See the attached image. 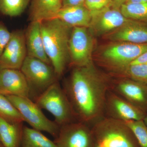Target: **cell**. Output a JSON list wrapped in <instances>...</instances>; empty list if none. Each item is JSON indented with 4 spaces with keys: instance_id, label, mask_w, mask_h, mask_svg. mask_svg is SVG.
Masks as SVG:
<instances>
[{
    "instance_id": "obj_24",
    "label": "cell",
    "mask_w": 147,
    "mask_h": 147,
    "mask_svg": "<svg viewBox=\"0 0 147 147\" xmlns=\"http://www.w3.org/2000/svg\"><path fill=\"white\" fill-rule=\"evenodd\" d=\"M30 0H0V12L14 17L21 15L28 5Z\"/></svg>"
},
{
    "instance_id": "obj_34",
    "label": "cell",
    "mask_w": 147,
    "mask_h": 147,
    "mask_svg": "<svg viewBox=\"0 0 147 147\" xmlns=\"http://www.w3.org/2000/svg\"><path fill=\"white\" fill-rule=\"evenodd\" d=\"M0 147H5L1 142H0Z\"/></svg>"
},
{
    "instance_id": "obj_22",
    "label": "cell",
    "mask_w": 147,
    "mask_h": 147,
    "mask_svg": "<svg viewBox=\"0 0 147 147\" xmlns=\"http://www.w3.org/2000/svg\"><path fill=\"white\" fill-rule=\"evenodd\" d=\"M120 10L127 19L147 22V3H125L121 6Z\"/></svg>"
},
{
    "instance_id": "obj_30",
    "label": "cell",
    "mask_w": 147,
    "mask_h": 147,
    "mask_svg": "<svg viewBox=\"0 0 147 147\" xmlns=\"http://www.w3.org/2000/svg\"><path fill=\"white\" fill-rule=\"evenodd\" d=\"M127 0H110V6L120 9L121 6L126 3Z\"/></svg>"
},
{
    "instance_id": "obj_11",
    "label": "cell",
    "mask_w": 147,
    "mask_h": 147,
    "mask_svg": "<svg viewBox=\"0 0 147 147\" xmlns=\"http://www.w3.org/2000/svg\"><path fill=\"white\" fill-rule=\"evenodd\" d=\"M90 11L91 18L88 28L91 34L98 36L110 33L129 20L123 15L120 9L110 6Z\"/></svg>"
},
{
    "instance_id": "obj_5",
    "label": "cell",
    "mask_w": 147,
    "mask_h": 147,
    "mask_svg": "<svg viewBox=\"0 0 147 147\" xmlns=\"http://www.w3.org/2000/svg\"><path fill=\"white\" fill-rule=\"evenodd\" d=\"M20 70L26 79L30 98L33 101L59 79L53 66L30 56H27Z\"/></svg>"
},
{
    "instance_id": "obj_23",
    "label": "cell",
    "mask_w": 147,
    "mask_h": 147,
    "mask_svg": "<svg viewBox=\"0 0 147 147\" xmlns=\"http://www.w3.org/2000/svg\"><path fill=\"white\" fill-rule=\"evenodd\" d=\"M0 117L11 123L24 122L19 111L4 95L0 93Z\"/></svg>"
},
{
    "instance_id": "obj_27",
    "label": "cell",
    "mask_w": 147,
    "mask_h": 147,
    "mask_svg": "<svg viewBox=\"0 0 147 147\" xmlns=\"http://www.w3.org/2000/svg\"><path fill=\"white\" fill-rule=\"evenodd\" d=\"M110 5V0H86L85 6L90 11L100 10Z\"/></svg>"
},
{
    "instance_id": "obj_3",
    "label": "cell",
    "mask_w": 147,
    "mask_h": 147,
    "mask_svg": "<svg viewBox=\"0 0 147 147\" xmlns=\"http://www.w3.org/2000/svg\"><path fill=\"white\" fill-rule=\"evenodd\" d=\"M91 127L96 143L101 147H140L124 121L104 117Z\"/></svg>"
},
{
    "instance_id": "obj_25",
    "label": "cell",
    "mask_w": 147,
    "mask_h": 147,
    "mask_svg": "<svg viewBox=\"0 0 147 147\" xmlns=\"http://www.w3.org/2000/svg\"><path fill=\"white\" fill-rule=\"evenodd\" d=\"M125 122L133 132L140 147H147V125L144 120Z\"/></svg>"
},
{
    "instance_id": "obj_33",
    "label": "cell",
    "mask_w": 147,
    "mask_h": 147,
    "mask_svg": "<svg viewBox=\"0 0 147 147\" xmlns=\"http://www.w3.org/2000/svg\"><path fill=\"white\" fill-rule=\"evenodd\" d=\"M94 147H101L100 146H99V145L97 143H96Z\"/></svg>"
},
{
    "instance_id": "obj_10",
    "label": "cell",
    "mask_w": 147,
    "mask_h": 147,
    "mask_svg": "<svg viewBox=\"0 0 147 147\" xmlns=\"http://www.w3.org/2000/svg\"><path fill=\"white\" fill-rule=\"evenodd\" d=\"M146 114L109 89L105 100L104 117L123 121L144 120Z\"/></svg>"
},
{
    "instance_id": "obj_6",
    "label": "cell",
    "mask_w": 147,
    "mask_h": 147,
    "mask_svg": "<svg viewBox=\"0 0 147 147\" xmlns=\"http://www.w3.org/2000/svg\"><path fill=\"white\" fill-rule=\"evenodd\" d=\"M6 96L19 111L24 121L32 128L47 132L55 138L57 136L60 127L55 121L47 118L34 101L28 97Z\"/></svg>"
},
{
    "instance_id": "obj_7",
    "label": "cell",
    "mask_w": 147,
    "mask_h": 147,
    "mask_svg": "<svg viewBox=\"0 0 147 147\" xmlns=\"http://www.w3.org/2000/svg\"><path fill=\"white\" fill-rule=\"evenodd\" d=\"M116 42L105 47L102 53L103 60L114 70L129 65L147 51V43Z\"/></svg>"
},
{
    "instance_id": "obj_12",
    "label": "cell",
    "mask_w": 147,
    "mask_h": 147,
    "mask_svg": "<svg viewBox=\"0 0 147 147\" xmlns=\"http://www.w3.org/2000/svg\"><path fill=\"white\" fill-rule=\"evenodd\" d=\"M27 56L25 32H11L9 41L0 56V69H20Z\"/></svg>"
},
{
    "instance_id": "obj_35",
    "label": "cell",
    "mask_w": 147,
    "mask_h": 147,
    "mask_svg": "<svg viewBox=\"0 0 147 147\" xmlns=\"http://www.w3.org/2000/svg\"></svg>"
},
{
    "instance_id": "obj_9",
    "label": "cell",
    "mask_w": 147,
    "mask_h": 147,
    "mask_svg": "<svg viewBox=\"0 0 147 147\" xmlns=\"http://www.w3.org/2000/svg\"><path fill=\"white\" fill-rule=\"evenodd\" d=\"M54 142L57 147H94L91 127L77 121L60 126Z\"/></svg>"
},
{
    "instance_id": "obj_31",
    "label": "cell",
    "mask_w": 147,
    "mask_h": 147,
    "mask_svg": "<svg viewBox=\"0 0 147 147\" xmlns=\"http://www.w3.org/2000/svg\"><path fill=\"white\" fill-rule=\"evenodd\" d=\"M147 3V0H127V3Z\"/></svg>"
},
{
    "instance_id": "obj_1",
    "label": "cell",
    "mask_w": 147,
    "mask_h": 147,
    "mask_svg": "<svg viewBox=\"0 0 147 147\" xmlns=\"http://www.w3.org/2000/svg\"><path fill=\"white\" fill-rule=\"evenodd\" d=\"M110 82L93 63L74 67L63 90L79 121L91 127L104 117Z\"/></svg>"
},
{
    "instance_id": "obj_19",
    "label": "cell",
    "mask_w": 147,
    "mask_h": 147,
    "mask_svg": "<svg viewBox=\"0 0 147 147\" xmlns=\"http://www.w3.org/2000/svg\"><path fill=\"white\" fill-rule=\"evenodd\" d=\"M23 123H11L0 117V142L5 147H21Z\"/></svg>"
},
{
    "instance_id": "obj_14",
    "label": "cell",
    "mask_w": 147,
    "mask_h": 147,
    "mask_svg": "<svg viewBox=\"0 0 147 147\" xmlns=\"http://www.w3.org/2000/svg\"><path fill=\"white\" fill-rule=\"evenodd\" d=\"M0 93L30 98L28 84L20 69H0Z\"/></svg>"
},
{
    "instance_id": "obj_2",
    "label": "cell",
    "mask_w": 147,
    "mask_h": 147,
    "mask_svg": "<svg viewBox=\"0 0 147 147\" xmlns=\"http://www.w3.org/2000/svg\"><path fill=\"white\" fill-rule=\"evenodd\" d=\"M40 22L45 52L59 79L69 63V43L72 28L57 18Z\"/></svg>"
},
{
    "instance_id": "obj_20",
    "label": "cell",
    "mask_w": 147,
    "mask_h": 147,
    "mask_svg": "<svg viewBox=\"0 0 147 147\" xmlns=\"http://www.w3.org/2000/svg\"><path fill=\"white\" fill-rule=\"evenodd\" d=\"M21 147H57L51 141L42 134L41 131L24 126Z\"/></svg>"
},
{
    "instance_id": "obj_29",
    "label": "cell",
    "mask_w": 147,
    "mask_h": 147,
    "mask_svg": "<svg viewBox=\"0 0 147 147\" xmlns=\"http://www.w3.org/2000/svg\"><path fill=\"white\" fill-rule=\"evenodd\" d=\"M147 63V51L133 61L129 65Z\"/></svg>"
},
{
    "instance_id": "obj_28",
    "label": "cell",
    "mask_w": 147,
    "mask_h": 147,
    "mask_svg": "<svg viewBox=\"0 0 147 147\" xmlns=\"http://www.w3.org/2000/svg\"><path fill=\"white\" fill-rule=\"evenodd\" d=\"M86 0H62V7L85 5Z\"/></svg>"
},
{
    "instance_id": "obj_18",
    "label": "cell",
    "mask_w": 147,
    "mask_h": 147,
    "mask_svg": "<svg viewBox=\"0 0 147 147\" xmlns=\"http://www.w3.org/2000/svg\"><path fill=\"white\" fill-rule=\"evenodd\" d=\"M62 7V0H32L30 20L41 22L55 18Z\"/></svg>"
},
{
    "instance_id": "obj_13",
    "label": "cell",
    "mask_w": 147,
    "mask_h": 147,
    "mask_svg": "<svg viewBox=\"0 0 147 147\" xmlns=\"http://www.w3.org/2000/svg\"><path fill=\"white\" fill-rule=\"evenodd\" d=\"M115 83H110V89L147 115V85L121 77Z\"/></svg>"
},
{
    "instance_id": "obj_17",
    "label": "cell",
    "mask_w": 147,
    "mask_h": 147,
    "mask_svg": "<svg viewBox=\"0 0 147 147\" xmlns=\"http://www.w3.org/2000/svg\"><path fill=\"white\" fill-rule=\"evenodd\" d=\"M71 27L88 28L91 18V11L85 5L62 7L55 18Z\"/></svg>"
},
{
    "instance_id": "obj_8",
    "label": "cell",
    "mask_w": 147,
    "mask_h": 147,
    "mask_svg": "<svg viewBox=\"0 0 147 147\" xmlns=\"http://www.w3.org/2000/svg\"><path fill=\"white\" fill-rule=\"evenodd\" d=\"M88 28L75 27L71 30L69 43V63L74 67L91 63L93 42Z\"/></svg>"
},
{
    "instance_id": "obj_32",
    "label": "cell",
    "mask_w": 147,
    "mask_h": 147,
    "mask_svg": "<svg viewBox=\"0 0 147 147\" xmlns=\"http://www.w3.org/2000/svg\"><path fill=\"white\" fill-rule=\"evenodd\" d=\"M144 121L145 123L147 125V115L145 117L144 119Z\"/></svg>"
},
{
    "instance_id": "obj_21",
    "label": "cell",
    "mask_w": 147,
    "mask_h": 147,
    "mask_svg": "<svg viewBox=\"0 0 147 147\" xmlns=\"http://www.w3.org/2000/svg\"><path fill=\"white\" fill-rule=\"evenodd\" d=\"M122 77L128 78L147 85V63L129 65L116 69Z\"/></svg>"
},
{
    "instance_id": "obj_15",
    "label": "cell",
    "mask_w": 147,
    "mask_h": 147,
    "mask_svg": "<svg viewBox=\"0 0 147 147\" xmlns=\"http://www.w3.org/2000/svg\"><path fill=\"white\" fill-rule=\"evenodd\" d=\"M105 36L108 39L116 42L147 43V22L129 19L119 28Z\"/></svg>"
},
{
    "instance_id": "obj_16",
    "label": "cell",
    "mask_w": 147,
    "mask_h": 147,
    "mask_svg": "<svg viewBox=\"0 0 147 147\" xmlns=\"http://www.w3.org/2000/svg\"><path fill=\"white\" fill-rule=\"evenodd\" d=\"M27 56L37 58L51 65L43 44L40 22L31 21L25 32Z\"/></svg>"
},
{
    "instance_id": "obj_4",
    "label": "cell",
    "mask_w": 147,
    "mask_h": 147,
    "mask_svg": "<svg viewBox=\"0 0 147 147\" xmlns=\"http://www.w3.org/2000/svg\"><path fill=\"white\" fill-rule=\"evenodd\" d=\"M34 101L41 109L51 113L60 127L78 121L64 90L58 81Z\"/></svg>"
},
{
    "instance_id": "obj_26",
    "label": "cell",
    "mask_w": 147,
    "mask_h": 147,
    "mask_svg": "<svg viewBox=\"0 0 147 147\" xmlns=\"http://www.w3.org/2000/svg\"><path fill=\"white\" fill-rule=\"evenodd\" d=\"M11 36V32L5 25L0 21V56L9 41Z\"/></svg>"
}]
</instances>
